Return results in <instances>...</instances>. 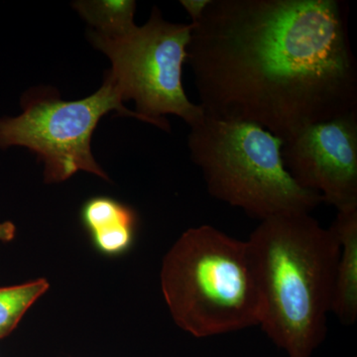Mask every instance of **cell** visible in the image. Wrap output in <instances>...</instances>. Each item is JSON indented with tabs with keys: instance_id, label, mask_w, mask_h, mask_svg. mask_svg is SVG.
<instances>
[{
	"instance_id": "obj_5",
	"label": "cell",
	"mask_w": 357,
	"mask_h": 357,
	"mask_svg": "<svg viewBox=\"0 0 357 357\" xmlns=\"http://www.w3.org/2000/svg\"><path fill=\"white\" fill-rule=\"evenodd\" d=\"M194 28L164 20L157 7L142 26L102 34L89 30L91 43L112 62L107 79L124 100H134L145 123L170 130L165 115L181 117L190 128L204 116L183 86V66Z\"/></svg>"
},
{
	"instance_id": "obj_1",
	"label": "cell",
	"mask_w": 357,
	"mask_h": 357,
	"mask_svg": "<svg viewBox=\"0 0 357 357\" xmlns=\"http://www.w3.org/2000/svg\"><path fill=\"white\" fill-rule=\"evenodd\" d=\"M340 0H211L187 61L206 116L283 142L357 112L349 9Z\"/></svg>"
},
{
	"instance_id": "obj_10",
	"label": "cell",
	"mask_w": 357,
	"mask_h": 357,
	"mask_svg": "<svg viewBox=\"0 0 357 357\" xmlns=\"http://www.w3.org/2000/svg\"><path fill=\"white\" fill-rule=\"evenodd\" d=\"M74 7L93 32L109 34L123 31L134 25L136 2L132 0L77 1Z\"/></svg>"
},
{
	"instance_id": "obj_11",
	"label": "cell",
	"mask_w": 357,
	"mask_h": 357,
	"mask_svg": "<svg viewBox=\"0 0 357 357\" xmlns=\"http://www.w3.org/2000/svg\"><path fill=\"white\" fill-rule=\"evenodd\" d=\"M50 287L45 278L20 285L0 287V340L15 330L21 319Z\"/></svg>"
},
{
	"instance_id": "obj_6",
	"label": "cell",
	"mask_w": 357,
	"mask_h": 357,
	"mask_svg": "<svg viewBox=\"0 0 357 357\" xmlns=\"http://www.w3.org/2000/svg\"><path fill=\"white\" fill-rule=\"evenodd\" d=\"M23 112L0 119V149L26 147L44 162L46 183H60L79 171L109 180L91 153V137L102 116L116 112L143 121L124 107L114 84L105 77L102 88L79 100H63L55 91H28ZM144 122V121H143Z\"/></svg>"
},
{
	"instance_id": "obj_9",
	"label": "cell",
	"mask_w": 357,
	"mask_h": 357,
	"mask_svg": "<svg viewBox=\"0 0 357 357\" xmlns=\"http://www.w3.org/2000/svg\"><path fill=\"white\" fill-rule=\"evenodd\" d=\"M331 229L340 243L332 312L344 326L357 319V208L337 211Z\"/></svg>"
},
{
	"instance_id": "obj_13",
	"label": "cell",
	"mask_w": 357,
	"mask_h": 357,
	"mask_svg": "<svg viewBox=\"0 0 357 357\" xmlns=\"http://www.w3.org/2000/svg\"><path fill=\"white\" fill-rule=\"evenodd\" d=\"M16 227L13 222H0V241L2 243H10L15 237Z\"/></svg>"
},
{
	"instance_id": "obj_3",
	"label": "cell",
	"mask_w": 357,
	"mask_h": 357,
	"mask_svg": "<svg viewBox=\"0 0 357 357\" xmlns=\"http://www.w3.org/2000/svg\"><path fill=\"white\" fill-rule=\"evenodd\" d=\"M160 278L174 321L192 337L260 325L261 294L248 241L211 225L192 227L167 252Z\"/></svg>"
},
{
	"instance_id": "obj_2",
	"label": "cell",
	"mask_w": 357,
	"mask_h": 357,
	"mask_svg": "<svg viewBox=\"0 0 357 357\" xmlns=\"http://www.w3.org/2000/svg\"><path fill=\"white\" fill-rule=\"evenodd\" d=\"M262 300L263 332L288 357L325 342L340 246L310 213L267 218L249 236Z\"/></svg>"
},
{
	"instance_id": "obj_12",
	"label": "cell",
	"mask_w": 357,
	"mask_h": 357,
	"mask_svg": "<svg viewBox=\"0 0 357 357\" xmlns=\"http://www.w3.org/2000/svg\"><path fill=\"white\" fill-rule=\"evenodd\" d=\"M180 3L191 17V23H197L201 20L206 7L211 3V0H182Z\"/></svg>"
},
{
	"instance_id": "obj_4",
	"label": "cell",
	"mask_w": 357,
	"mask_h": 357,
	"mask_svg": "<svg viewBox=\"0 0 357 357\" xmlns=\"http://www.w3.org/2000/svg\"><path fill=\"white\" fill-rule=\"evenodd\" d=\"M283 143L255 124L206 114L191 126L188 138L191 158L211 196L260 222L310 213L324 203L321 195L301 187L289 174Z\"/></svg>"
},
{
	"instance_id": "obj_8",
	"label": "cell",
	"mask_w": 357,
	"mask_h": 357,
	"mask_svg": "<svg viewBox=\"0 0 357 357\" xmlns=\"http://www.w3.org/2000/svg\"><path fill=\"white\" fill-rule=\"evenodd\" d=\"M79 218L93 248L100 255L119 257L132 248L138 217L128 204L109 197H93L83 204Z\"/></svg>"
},
{
	"instance_id": "obj_7",
	"label": "cell",
	"mask_w": 357,
	"mask_h": 357,
	"mask_svg": "<svg viewBox=\"0 0 357 357\" xmlns=\"http://www.w3.org/2000/svg\"><path fill=\"white\" fill-rule=\"evenodd\" d=\"M289 174L337 211L357 208V112L312 124L282 146Z\"/></svg>"
}]
</instances>
